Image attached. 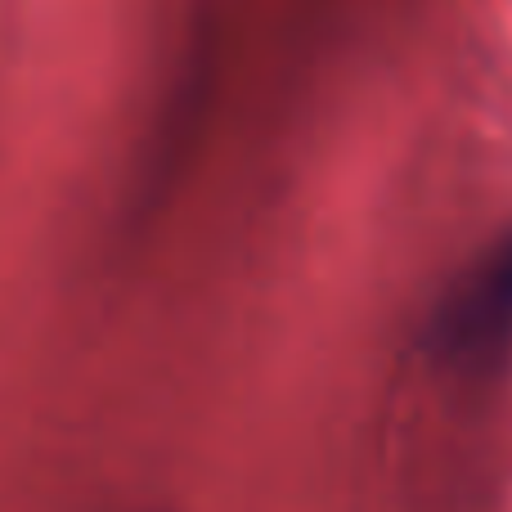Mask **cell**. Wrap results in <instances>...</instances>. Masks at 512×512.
<instances>
[{
    "mask_svg": "<svg viewBox=\"0 0 512 512\" xmlns=\"http://www.w3.org/2000/svg\"><path fill=\"white\" fill-rule=\"evenodd\" d=\"M432 346L450 364L486 373L512 355V239L499 243L445 292Z\"/></svg>",
    "mask_w": 512,
    "mask_h": 512,
    "instance_id": "cell-1",
    "label": "cell"
}]
</instances>
